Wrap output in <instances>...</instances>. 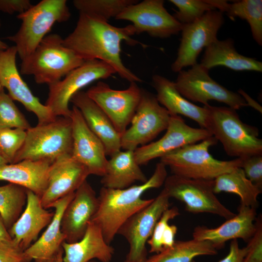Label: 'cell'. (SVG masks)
I'll return each mask as SVG.
<instances>
[{"instance_id": "5b68a950", "label": "cell", "mask_w": 262, "mask_h": 262, "mask_svg": "<svg viewBox=\"0 0 262 262\" xmlns=\"http://www.w3.org/2000/svg\"><path fill=\"white\" fill-rule=\"evenodd\" d=\"M217 142L212 136L169 152L160 158V162L168 166L173 175L190 179L214 180L241 164V158L222 161L213 157L209 149Z\"/></svg>"}, {"instance_id": "9c48e42d", "label": "cell", "mask_w": 262, "mask_h": 262, "mask_svg": "<svg viewBox=\"0 0 262 262\" xmlns=\"http://www.w3.org/2000/svg\"><path fill=\"white\" fill-rule=\"evenodd\" d=\"M170 115L156 96L142 89L140 100L131 126L121 136V148L134 151L150 143L167 129Z\"/></svg>"}, {"instance_id": "f6af8a7d", "label": "cell", "mask_w": 262, "mask_h": 262, "mask_svg": "<svg viewBox=\"0 0 262 262\" xmlns=\"http://www.w3.org/2000/svg\"><path fill=\"white\" fill-rule=\"evenodd\" d=\"M11 240H12V239L0 215V241Z\"/></svg>"}, {"instance_id": "cb8c5ba5", "label": "cell", "mask_w": 262, "mask_h": 262, "mask_svg": "<svg viewBox=\"0 0 262 262\" xmlns=\"http://www.w3.org/2000/svg\"><path fill=\"white\" fill-rule=\"evenodd\" d=\"M75 192L57 200L52 206L55 209L53 217L41 237L24 251L26 257L31 261L47 262L55 258L65 237L61 231V223L63 213L73 198Z\"/></svg>"}, {"instance_id": "4fadbf2b", "label": "cell", "mask_w": 262, "mask_h": 262, "mask_svg": "<svg viewBox=\"0 0 262 262\" xmlns=\"http://www.w3.org/2000/svg\"><path fill=\"white\" fill-rule=\"evenodd\" d=\"M169 196L164 189L147 206L131 216L119 229L117 234L125 238L130 249L126 262H144L146 245L163 213L169 208Z\"/></svg>"}, {"instance_id": "4dcf8cb0", "label": "cell", "mask_w": 262, "mask_h": 262, "mask_svg": "<svg viewBox=\"0 0 262 262\" xmlns=\"http://www.w3.org/2000/svg\"><path fill=\"white\" fill-rule=\"evenodd\" d=\"M221 13H226L232 20L238 17L249 24L253 39L262 45V0H242L229 3L227 0H206Z\"/></svg>"}, {"instance_id": "bcb514c9", "label": "cell", "mask_w": 262, "mask_h": 262, "mask_svg": "<svg viewBox=\"0 0 262 262\" xmlns=\"http://www.w3.org/2000/svg\"><path fill=\"white\" fill-rule=\"evenodd\" d=\"M63 248H62L57 255L56 256L55 258V262H63Z\"/></svg>"}, {"instance_id": "74e56055", "label": "cell", "mask_w": 262, "mask_h": 262, "mask_svg": "<svg viewBox=\"0 0 262 262\" xmlns=\"http://www.w3.org/2000/svg\"><path fill=\"white\" fill-rule=\"evenodd\" d=\"M26 134V130L20 128H0V152L9 164L13 163Z\"/></svg>"}, {"instance_id": "603a6c76", "label": "cell", "mask_w": 262, "mask_h": 262, "mask_svg": "<svg viewBox=\"0 0 262 262\" xmlns=\"http://www.w3.org/2000/svg\"><path fill=\"white\" fill-rule=\"evenodd\" d=\"M70 102L80 110L88 127L102 142L107 156H111L121 150V135L86 92L81 90L77 92L71 98Z\"/></svg>"}, {"instance_id": "1f68e13d", "label": "cell", "mask_w": 262, "mask_h": 262, "mask_svg": "<svg viewBox=\"0 0 262 262\" xmlns=\"http://www.w3.org/2000/svg\"><path fill=\"white\" fill-rule=\"evenodd\" d=\"M217 249L210 242L193 239L175 241L173 245L147 259L145 262H195V257L214 255Z\"/></svg>"}, {"instance_id": "3957f363", "label": "cell", "mask_w": 262, "mask_h": 262, "mask_svg": "<svg viewBox=\"0 0 262 262\" xmlns=\"http://www.w3.org/2000/svg\"><path fill=\"white\" fill-rule=\"evenodd\" d=\"M208 112L207 130L222 144L227 154L237 158L262 155V139L256 127L243 122L229 107L204 106Z\"/></svg>"}, {"instance_id": "8fae6325", "label": "cell", "mask_w": 262, "mask_h": 262, "mask_svg": "<svg viewBox=\"0 0 262 262\" xmlns=\"http://www.w3.org/2000/svg\"><path fill=\"white\" fill-rule=\"evenodd\" d=\"M164 189L169 197L184 203L187 211L207 213L229 219L235 214L224 206L213 192V180L187 179L175 175L167 176Z\"/></svg>"}, {"instance_id": "d4e9b609", "label": "cell", "mask_w": 262, "mask_h": 262, "mask_svg": "<svg viewBox=\"0 0 262 262\" xmlns=\"http://www.w3.org/2000/svg\"><path fill=\"white\" fill-rule=\"evenodd\" d=\"M63 262H88L97 259L100 262H110L114 248L105 240L100 228L90 222L81 239L73 243L64 242Z\"/></svg>"}, {"instance_id": "ee69618b", "label": "cell", "mask_w": 262, "mask_h": 262, "mask_svg": "<svg viewBox=\"0 0 262 262\" xmlns=\"http://www.w3.org/2000/svg\"><path fill=\"white\" fill-rule=\"evenodd\" d=\"M238 93L245 100L247 106H250L254 108L261 113H262V106L253 99H252L249 95H248L242 89H240L238 91Z\"/></svg>"}, {"instance_id": "44dd1931", "label": "cell", "mask_w": 262, "mask_h": 262, "mask_svg": "<svg viewBox=\"0 0 262 262\" xmlns=\"http://www.w3.org/2000/svg\"><path fill=\"white\" fill-rule=\"evenodd\" d=\"M256 209L240 205L238 213L215 228L196 227L193 239L211 242L216 249L222 248L226 242L238 238L245 242L251 238L255 230Z\"/></svg>"}, {"instance_id": "ffe728a7", "label": "cell", "mask_w": 262, "mask_h": 262, "mask_svg": "<svg viewBox=\"0 0 262 262\" xmlns=\"http://www.w3.org/2000/svg\"><path fill=\"white\" fill-rule=\"evenodd\" d=\"M98 204L95 190L86 180L75 191L63 213L61 228L65 242L73 243L82 239L97 211Z\"/></svg>"}, {"instance_id": "5bb4252c", "label": "cell", "mask_w": 262, "mask_h": 262, "mask_svg": "<svg viewBox=\"0 0 262 262\" xmlns=\"http://www.w3.org/2000/svg\"><path fill=\"white\" fill-rule=\"evenodd\" d=\"M88 96L105 113L116 131L122 135L135 114L142 94L137 82H130L126 89H114L99 81L86 92Z\"/></svg>"}, {"instance_id": "d6a6232c", "label": "cell", "mask_w": 262, "mask_h": 262, "mask_svg": "<svg viewBox=\"0 0 262 262\" xmlns=\"http://www.w3.org/2000/svg\"><path fill=\"white\" fill-rule=\"evenodd\" d=\"M27 189L9 183L0 186V215L8 230L20 216L27 203Z\"/></svg>"}, {"instance_id": "f1b7e54d", "label": "cell", "mask_w": 262, "mask_h": 262, "mask_svg": "<svg viewBox=\"0 0 262 262\" xmlns=\"http://www.w3.org/2000/svg\"><path fill=\"white\" fill-rule=\"evenodd\" d=\"M200 64L208 70L221 66L235 71H262V63L238 53L231 38L216 39L207 47Z\"/></svg>"}, {"instance_id": "d590c367", "label": "cell", "mask_w": 262, "mask_h": 262, "mask_svg": "<svg viewBox=\"0 0 262 262\" xmlns=\"http://www.w3.org/2000/svg\"><path fill=\"white\" fill-rule=\"evenodd\" d=\"M31 127L14 100L3 90L0 94V128H20L27 130Z\"/></svg>"}, {"instance_id": "681fc988", "label": "cell", "mask_w": 262, "mask_h": 262, "mask_svg": "<svg viewBox=\"0 0 262 262\" xmlns=\"http://www.w3.org/2000/svg\"><path fill=\"white\" fill-rule=\"evenodd\" d=\"M3 90V87L2 86L0 81V94Z\"/></svg>"}, {"instance_id": "e0dca14e", "label": "cell", "mask_w": 262, "mask_h": 262, "mask_svg": "<svg viewBox=\"0 0 262 262\" xmlns=\"http://www.w3.org/2000/svg\"><path fill=\"white\" fill-rule=\"evenodd\" d=\"M17 54L15 46L0 51V81L13 100L20 102L38 119V124L51 122L55 117L49 109L32 92L21 77L16 66Z\"/></svg>"}, {"instance_id": "8d00e7d4", "label": "cell", "mask_w": 262, "mask_h": 262, "mask_svg": "<svg viewBox=\"0 0 262 262\" xmlns=\"http://www.w3.org/2000/svg\"><path fill=\"white\" fill-rule=\"evenodd\" d=\"M178 9L173 15L182 24L192 23L216 9L206 0H169Z\"/></svg>"}, {"instance_id": "52a82bcc", "label": "cell", "mask_w": 262, "mask_h": 262, "mask_svg": "<svg viewBox=\"0 0 262 262\" xmlns=\"http://www.w3.org/2000/svg\"><path fill=\"white\" fill-rule=\"evenodd\" d=\"M71 16L66 0H42L18 14L21 20L18 31L5 38L14 42L21 60L30 55L57 22L67 21Z\"/></svg>"}, {"instance_id": "8992f818", "label": "cell", "mask_w": 262, "mask_h": 262, "mask_svg": "<svg viewBox=\"0 0 262 262\" xmlns=\"http://www.w3.org/2000/svg\"><path fill=\"white\" fill-rule=\"evenodd\" d=\"M72 131L71 118L58 116L53 121L26 130L25 141L13 163L24 160L53 162L71 155Z\"/></svg>"}, {"instance_id": "7c38bea8", "label": "cell", "mask_w": 262, "mask_h": 262, "mask_svg": "<svg viewBox=\"0 0 262 262\" xmlns=\"http://www.w3.org/2000/svg\"><path fill=\"white\" fill-rule=\"evenodd\" d=\"M224 21L223 13L215 10L205 13L192 23L182 24L177 56L171 66L172 71L179 72L196 64L203 49L217 39L218 32Z\"/></svg>"}, {"instance_id": "4316f807", "label": "cell", "mask_w": 262, "mask_h": 262, "mask_svg": "<svg viewBox=\"0 0 262 262\" xmlns=\"http://www.w3.org/2000/svg\"><path fill=\"white\" fill-rule=\"evenodd\" d=\"M52 163L24 160L0 166V180L22 186L41 197L48 186V174Z\"/></svg>"}, {"instance_id": "d6986e66", "label": "cell", "mask_w": 262, "mask_h": 262, "mask_svg": "<svg viewBox=\"0 0 262 262\" xmlns=\"http://www.w3.org/2000/svg\"><path fill=\"white\" fill-rule=\"evenodd\" d=\"M89 175L86 167L71 155L56 159L49 167L47 188L40 197L42 206L51 208L60 198L75 192Z\"/></svg>"}, {"instance_id": "484cf974", "label": "cell", "mask_w": 262, "mask_h": 262, "mask_svg": "<svg viewBox=\"0 0 262 262\" xmlns=\"http://www.w3.org/2000/svg\"><path fill=\"white\" fill-rule=\"evenodd\" d=\"M152 85L158 101L170 115H182L196 121L200 128L207 129L208 112L204 106H197L186 99L177 90L174 82L164 76L154 75Z\"/></svg>"}, {"instance_id": "c3c4849f", "label": "cell", "mask_w": 262, "mask_h": 262, "mask_svg": "<svg viewBox=\"0 0 262 262\" xmlns=\"http://www.w3.org/2000/svg\"><path fill=\"white\" fill-rule=\"evenodd\" d=\"M8 164H9L8 161L0 152V166Z\"/></svg>"}, {"instance_id": "816d5d0a", "label": "cell", "mask_w": 262, "mask_h": 262, "mask_svg": "<svg viewBox=\"0 0 262 262\" xmlns=\"http://www.w3.org/2000/svg\"><path fill=\"white\" fill-rule=\"evenodd\" d=\"M88 262H97V261H94V260H92V261H89Z\"/></svg>"}, {"instance_id": "f546056e", "label": "cell", "mask_w": 262, "mask_h": 262, "mask_svg": "<svg viewBox=\"0 0 262 262\" xmlns=\"http://www.w3.org/2000/svg\"><path fill=\"white\" fill-rule=\"evenodd\" d=\"M213 190L215 194L225 192L236 194L241 199L240 205L256 209L257 197L262 191L246 178L241 167L216 177L213 180Z\"/></svg>"}, {"instance_id": "30bf717a", "label": "cell", "mask_w": 262, "mask_h": 262, "mask_svg": "<svg viewBox=\"0 0 262 262\" xmlns=\"http://www.w3.org/2000/svg\"><path fill=\"white\" fill-rule=\"evenodd\" d=\"M209 71L197 63L187 70H180L174 82L176 89L189 101L204 106L208 105L210 100L224 103L236 110L247 106L240 95L213 80Z\"/></svg>"}, {"instance_id": "7a4b0ae2", "label": "cell", "mask_w": 262, "mask_h": 262, "mask_svg": "<svg viewBox=\"0 0 262 262\" xmlns=\"http://www.w3.org/2000/svg\"><path fill=\"white\" fill-rule=\"evenodd\" d=\"M166 166L157 163L152 176L146 182L123 189L102 187L98 198V208L92 218L101 229L105 241L110 244L121 226L133 214L153 200L144 199L143 194L152 188L160 187L167 177Z\"/></svg>"}, {"instance_id": "7402d4cb", "label": "cell", "mask_w": 262, "mask_h": 262, "mask_svg": "<svg viewBox=\"0 0 262 262\" xmlns=\"http://www.w3.org/2000/svg\"><path fill=\"white\" fill-rule=\"evenodd\" d=\"M54 213L42 206L39 196L27 189L25 209L8 230L13 242L25 251L36 241L41 230L50 223Z\"/></svg>"}, {"instance_id": "b9f144b4", "label": "cell", "mask_w": 262, "mask_h": 262, "mask_svg": "<svg viewBox=\"0 0 262 262\" xmlns=\"http://www.w3.org/2000/svg\"><path fill=\"white\" fill-rule=\"evenodd\" d=\"M33 5L29 0H0V12L13 14H21Z\"/></svg>"}, {"instance_id": "277c9868", "label": "cell", "mask_w": 262, "mask_h": 262, "mask_svg": "<svg viewBox=\"0 0 262 262\" xmlns=\"http://www.w3.org/2000/svg\"><path fill=\"white\" fill-rule=\"evenodd\" d=\"M58 34L47 35L34 50L21 60L20 74L33 75L38 84L58 82L85 61L64 45Z\"/></svg>"}, {"instance_id": "f907efd6", "label": "cell", "mask_w": 262, "mask_h": 262, "mask_svg": "<svg viewBox=\"0 0 262 262\" xmlns=\"http://www.w3.org/2000/svg\"><path fill=\"white\" fill-rule=\"evenodd\" d=\"M47 262H55V258L54 259L50 260Z\"/></svg>"}, {"instance_id": "83f0119b", "label": "cell", "mask_w": 262, "mask_h": 262, "mask_svg": "<svg viewBox=\"0 0 262 262\" xmlns=\"http://www.w3.org/2000/svg\"><path fill=\"white\" fill-rule=\"evenodd\" d=\"M102 187L114 189L128 188L136 181L148 180L135 161L134 151L120 150L110 156L106 171L101 177Z\"/></svg>"}, {"instance_id": "e575fe53", "label": "cell", "mask_w": 262, "mask_h": 262, "mask_svg": "<svg viewBox=\"0 0 262 262\" xmlns=\"http://www.w3.org/2000/svg\"><path fill=\"white\" fill-rule=\"evenodd\" d=\"M137 2L136 0H74L73 3L79 13L108 22L112 17L115 18L126 7Z\"/></svg>"}, {"instance_id": "ac0fdd59", "label": "cell", "mask_w": 262, "mask_h": 262, "mask_svg": "<svg viewBox=\"0 0 262 262\" xmlns=\"http://www.w3.org/2000/svg\"><path fill=\"white\" fill-rule=\"evenodd\" d=\"M70 118L72 123V157L87 169L90 175L102 177L108 160L104 146L90 129L81 112L73 106Z\"/></svg>"}, {"instance_id": "f5cc1de1", "label": "cell", "mask_w": 262, "mask_h": 262, "mask_svg": "<svg viewBox=\"0 0 262 262\" xmlns=\"http://www.w3.org/2000/svg\"></svg>"}, {"instance_id": "60d3db41", "label": "cell", "mask_w": 262, "mask_h": 262, "mask_svg": "<svg viewBox=\"0 0 262 262\" xmlns=\"http://www.w3.org/2000/svg\"><path fill=\"white\" fill-rule=\"evenodd\" d=\"M13 240L0 241V262H30Z\"/></svg>"}, {"instance_id": "7bdbcfd3", "label": "cell", "mask_w": 262, "mask_h": 262, "mask_svg": "<svg viewBox=\"0 0 262 262\" xmlns=\"http://www.w3.org/2000/svg\"><path fill=\"white\" fill-rule=\"evenodd\" d=\"M246 252V246L240 248L237 239L232 240L230 244L229 253L219 262H243Z\"/></svg>"}, {"instance_id": "2e32d148", "label": "cell", "mask_w": 262, "mask_h": 262, "mask_svg": "<svg viewBox=\"0 0 262 262\" xmlns=\"http://www.w3.org/2000/svg\"><path fill=\"white\" fill-rule=\"evenodd\" d=\"M208 130L188 125L180 115H170L165 134L158 140L140 146L134 150L137 163L140 166L151 160L186 145L196 143L212 136Z\"/></svg>"}, {"instance_id": "ab89813d", "label": "cell", "mask_w": 262, "mask_h": 262, "mask_svg": "<svg viewBox=\"0 0 262 262\" xmlns=\"http://www.w3.org/2000/svg\"><path fill=\"white\" fill-rule=\"evenodd\" d=\"M241 159L240 167L246 178L262 189V155L250 156Z\"/></svg>"}, {"instance_id": "836d02e7", "label": "cell", "mask_w": 262, "mask_h": 262, "mask_svg": "<svg viewBox=\"0 0 262 262\" xmlns=\"http://www.w3.org/2000/svg\"><path fill=\"white\" fill-rule=\"evenodd\" d=\"M179 214V210L176 206L169 208L163 213L147 242L150 247L149 252L158 254L173 245L178 228L168 222Z\"/></svg>"}, {"instance_id": "7dc6e473", "label": "cell", "mask_w": 262, "mask_h": 262, "mask_svg": "<svg viewBox=\"0 0 262 262\" xmlns=\"http://www.w3.org/2000/svg\"><path fill=\"white\" fill-rule=\"evenodd\" d=\"M0 26L1 23L0 20ZM8 48L9 47L8 46V45L0 39V51L5 50Z\"/></svg>"}, {"instance_id": "f35d334b", "label": "cell", "mask_w": 262, "mask_h": 262, "mask_svg": "<svg viewBox=\"0 0 262 262\" xmlns=\"http://www.w3.org/2000/svg\"><path fill=\"white\" fill-rule=\"evenodd\" d=\"M255 230L248 241L247 252L243 262H262V217L261 214L255 220Z\"/></svg>"}, {"instance_id": "ba28073f", "label": "cell", "mask_w": 262, "mask_h": 262, "mask_svg": "<svg viewBox=\"0 0 262 262\" xmlns=\"http://www.w3.org/2000/svg\"><path fill=\"white\" fill-rule=\"evenodd\" d=\"M115 73V69L103 61L86 60L70 71L64 79L49 85L48 97L45 105L55 117H69L71 109L69 103L75 94L92 82L107 79Z\"/></svg>"}, {"instance_id": "9a60e30c", "label": "cell", "mask_w": 262, "mask_h": 262, "mask_svg": "<svg viewBox=\"0 0 262 262\" xmlns=\"http://www.w3.org/2000/svg\"><path fill=\"white\" fill-rule=\"evenodd\" d=\"M163 0H144L126 7L115 18L132 23L135 33L166 38L178 34L182 24L165 9Z\"/></svg>"}, {"instance_id": "6da1fadb", "label": "cell", "mask_w": 262, "mask_h": 262, "mask_svg": "<svg viewBox=\"0 0 262 262\" xmlns=\"http://www.w3.org/2000/svg\"><path fill=\"white\" fill-rule=\"evenodd\" d=\"M135 34L132 24L117 27L96 16L79 13L75 29L64 39L63 43L84 61H103L122 79L130 82H139L142 80L124 65L121 58L122 41L131 46L142 45L132 38Z\"/></svg>"}]
</instances>
